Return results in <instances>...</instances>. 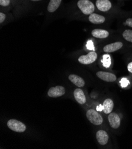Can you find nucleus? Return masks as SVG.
Here are the masks:
<instances>
[{"instance_id": "obj_16", "label": "nucleus", "mask_w": 132, "mask_h": 149, "mask_svg": "<svg viewBox=\"0 0 132 149\" xmlns=\"http://www.w3.org/2000/svg\"><path fill=\"white\" fill-rule=\"evenodd\" d=\"M62 0H50L48 6V10L50 13L55 12L61 5Z\"/></svg>"}, {"instance_id": "obj_21", "label": "nucleus", "mask_w": 132, "mask_h": 149, "mask_svg": "<svg viewBox=\"0 0 132 149\" xmlns=\"http://www.w3.org/2000/svg\"><path fill=\"white\" fill-rule=\"evenodd\" d=\"M6 14L3 13H0V23H2L6 19Z\"/></svg>"}, {"instance_id": "obj_4", "label": "nucleus", "mask_w": 132, "mask_h": 149, "mask_svg": "<svg viewBox=\"0 0 132 149\" xmlns=\"http://www.w3.org/2000/svg\"><path fill=\"white\" fill-rule=\"evenodd\" d=\"M97 58V54L94 51H92L86 55H82L79 56L78 58V61L82 64L88 65L95 62Z\"/></svg>"}, {"instance_id": "obj_6", "label": "nucleus", "mask_w": 132, "mask_h": 149, "mask_svg": "<svg viewBox=\"0 0 132 149\" xmlns=\"http://www.w3.org/2000/svg\"><path fill=\"white\" fill-rule=\"evenodd\" d=\"M96 75L99 79L107 82H113L117 79L115 75L114 74L106 71H98Z\"/></svg>"}, {"instance_id": "obj_11", "label": "nucleus", "mask_w": 132, "mask_h": 149, "mask_svg": "<svg viewBox=\"0 0 132 149\" xmlns=\"http://www.w3.org/2000/svg\"><path fill=\"white\" fill-rule=\"evenodd\" d=\"M74 96L77 102L80 105H84L86 102V97L81 88H76L74 92Z\"/></svg>"}, {"instance_id": "obj_22", "label": "nucleus", "mask_w": 132, "mask_h": 149, "mask_svg": "<svg viewBox=\"0 0 132 149\" xmlns=\"http://www.w3.org/2000/svg\"><path fill=\"white\" fill-rule=\"evenodd\" d=\"M127 69H128V71H129L130 72L132 73V62L128 64V65H127Z\"/></svg>"}, {"instance_id": "obj_7", "label": "nucleus", "mask_w": 132, "mask_h": 149, "mask_svg": "<svg viewBox=\"0 0 132 149\" xmlns=\"http://www.w3.org/2000/svg\"><path fill=\"white\" fill-rule=\"evenodd\" d=\"M108 120L111 127L114 129H117L120 125V118L116 113L111 112L108 116Z\"/></svg>"}, {"instance_id": "obj_5", "label": "nucleus", "mask_w": 132, "mask_h": 149, "mask_svg": "<svg viewBox=\"0 0 132 149\" xmlns=\"http://www.w3.org/2000/svg\"><path fill=\"white\" fill-rule=\"evenodd\" d=\"M65 94V89L63 86H57L49 88L48 95L50 97H59Z\"/></svg>"}, {"instance_id": "obj_15", "label": "nucleus", "mask_w": 132, "mask_h": 149, "mask_svg": "<svg viewBox=\"0 0 132 149\" xmlns=\"http://www.w3.org/2000/svg\"><path fill=\"white\" fill-rule=\"evenodd\" d=\"M114 108V103L112 99H107L103 102V112L106 114L110 113Z\"/></svg>"}, {"instance_id": "obj_20", "label": "nucleus", "mask_w": 132, "mask_h": 149, "mask_svg": "<svg viewBox=\"0 0 132 149\" xmlns=\"http://www.w3.org/2000/svg\"><path fill=\"white\" fill-rule=\"evenodd\" d=\"M124 24L125 25H127L130 27H132V19L131 18H129V19H127L125 23H124Z\"/></svg>"}, {"instance_id": "obj_18", "label": "nucleus", "mask_w": 132, "mask_h": 149, "mask_svg": "<svg viewBox=\"0 0 132 149\" xmlns=\"http://www.w3.org/2000/svg\"><path fill=\"white\" fill-rule=\"evenodd\" d=\"M102 64L104 66L107 68H109L111 64V60H110V56L109 55H104L102 57Z\"/></svg>"}, {"instance_id": "obj_14", "label": "nucleus", "mask_w": 132, "mask_h": 149, "mask_svg": "<svg viewBox=\"0 0 132 149\" xmlns=\"http://www.w3.org/2000/svg\"><path fill=\"white\" fill-rule=\"evenodd\" d=\"M89 21L93 23V24H101L105 22V17L102 16H101V15L95 14V13H93L90 14L88 17Z\"/></svg>"}, {"instance_id": "obj_2", "label": "nucleus", "mask_w": 132, "mask_h": 149, "mask_svg": "<svg viewBox=\"0 0 132 149\" xmlns=\"http://www.w3.org/2000/svg\"><path fill=\"white\" fill-rule=\"evenodd\" d=\"M86 116L90 123L95 125H100L103 123V118L95 110L89 109L86 113Z\"/></svg>"}, {"instance_id": "obj_1", "label": "nucleus", "mask_w": 132, "mask_h": 149, "mask_svg": "<svg viewBox=\"0 0 132 149\" xmlns=\"http://www.w3.org/2000/svg\"><path fill=\"white\" fill-rule=\"evenodd\" d=\"M77 5L82 13L85 15H90L94 13L95 7L94 4L89 0H79Z\"/></svg>"}, {"instance_id": "obj_19", "label": "nucleus", "mask_w": 132, "mask_h": 149, "mask_svg": "<svg viewBox=\"0 0 132 149\" xmlns=\"http://www.w3.org/2000/svg\"><path fill=\"white\" fill-rule=\"evenodd\" d=\"M10 3V0H0V5L2 6H7Z\"/></svg>"}, {"instance_id": "obj_23", "label": "nucleus", "mask_w": 132, "mask_h": 149, "mask_svg": "<svg viewBox=\"0 0 132 149\" xmlns=\"http://www.w3.org/2000/svg\"><path fill=\"white\" fill-rule=\"evenodd\" d=\"M31 1H40V0H31Z\"/></svg>"}, {"instance_id": "obj_17", "label": "nucleus", "mask_w": 132, "mask_h": 149, "mask_svg": "<svg viewBox=\"0 0 132 149\" xmlns=\"http://www.w3.org/2000/svg\"><path fill=\"white\" fill-rule=\"evenodd\" d=\"M123 38L127 41L132 43V31L131 30H126L123 33Z\"/></svg>"}, {"instance_id": "obj_3", "label": "nucleus", "mask_w": 132, "mask_h": 149, "mask_svg": "<svg viewBox=\"0 0 132 149\" xmlns=\"http://www.w3.org/2000/svg\"><path fill=\"white\" fill-rule=\"evenodd\" d=\"M7 126L11 130L16 132H23L26 130L25 124L14 119H11L7 122Z\"/></svg>"}, {"instance_id": "obj_8", "label": "nucleus", "mask_w": 132, "mask_h": 149, "mask_svg": "<svg viewBox=\"0 0 132 149\" xmlns=\"http://www.w3.org/2000/svg\"><path fill=\"white\" fill-rule=\"evenodd\" d=\"M96 139L100 145H106L109 141V135L106 131L99 130L96 133Z\"/></svg>"}, {"instance_id": "obj_9", "label": "nucleus", "mask_w": 132, "mask_h": 149, "mask_svg": "<svg viewBox=\"0 0 132 149\" xmlns=\"http://www.w3.org/2000/svg\"><path fill=\"white\" fill-rule=\"evenodd\" d=\"M96 6L98 10L106 12L111 8V3L109 0H97Z\"/></svg>"}, {"instance_id": "obj_12", "label": "nucleus", "mask_w": 132, "mask_h": 149, "mask_svg": "<svg viewBox=\"0 0 132 149\" xmlns=\"http://www.w3.org/2000/svg\"><path fill=\"white\" fill-rule=\"evenodd\" d=\"M69 80L75 86L82 87L85 86V81L81 77L75 75V74H70L68 77Z\"/></svg>"}, {"instance_id": "obj_10", "label": "nucleus", "mask_w": 132, "mask_h": 149, "mask_svg": "<svg viewBox=\"0 0 132 149\" xmlns=\"http://www.w3.org/2000/svg\"><path fill=\"white\" fill-rule=\"evenodd\" d=\"M122 47H123L122 42H116L114 43L107 45H106L104 47L103 50L106 53H111L120 49V48H122Z\"/></svg>"}, {"instance_id": "obj_13", "label": "nucleus", "mask_w": 132, "mask_h": 149, "mask_svg": "<svg viewBox=\"0 0 132 149\" xmlns=\"http://www.w3.org/2000/svg\"><path fill=\"white\" fill-rule=\"evenodd\" d=\"M92 35L96 38L98 39H104L109 36V33L108 31L104 29H94L91 32Z\"/></svg>"}]
</instances>
